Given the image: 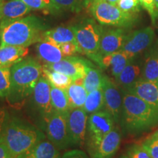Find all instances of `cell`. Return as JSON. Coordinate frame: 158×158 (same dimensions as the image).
<instances>
[{
  "instance_id": "1",
  "label": "cell",
  "mask_w": 158,
  "mask_h": 158,
  "mask_svg": "<svg viewBox=\"0 0 158 158\" xmlns=\"http://www.w3.org/2000/svg\"><path fill=\"white\" fill-rule=\"evenodd\" d=\"M47 26L36 15H28L17 19L0 21V45L28 48L43 40Z\"/></svg>"
},
{
  "instance_id": "2",
  "label": "cell",
  "mask_w": 158,
  "mask_h": 158,
  "mask_svg": "<svg viewBox=\"0 0 158 158\" xmlns=\"http://www.w3.org/2000/svg\"><path fill=\"white\" fill-rule=\"evenodd\" d=\"M120 121L124 129L131 134L141 133L158 124V110L135 94L123 90Z\"/></svg>"
},
{
  "instance_id": "3",
  "label": "cell",
  "mask_w": 158,
  "mask_h": 158,
  "mask_svg": "<svg viewBox=\"0 0 158 158\" xmlns=\"http://www.w3.org/2000/svg\"><path fill=\"white\" fill-rule=\"evenodd\" d=\"M43 68L37 59L25 57L11 67V87L7 100L13 106H21L33 93L43 75Z\"/></svg>"
},
{
  "instance_id": "4",
  "label": "cell",
  "mask_w": 158,
  "mask_h": 158,
  "mask_svg": "<svg viewBox=\"0 0 158 158\" xmlns=\"http://www.w3.org/2000/svg\"><path fill=\"white\" fill-rule=\"evenodd\" d=\"M2 137L15 157L45 138V134L38 128L22 118L9 114Z\"/></svg>"
},
{
  "instance_id": "5",
  "label": "cell",
  "mask_w": 158,
  "mask_h": 158,
  "mask_svg": "<svg viewBox=\"0 0 158 158\" xmlns=\"http://www.w3.org/2000/svg\"><path fill=\"white\" fill-rule=\"evenodd\" d=\"M72 27L82 54L87 56L100 67L102 59L100 54V43L103 31L102 27L90 19H85Z\"/></svg>"
},
{
  "instance_id": "6",
  "label": "cell",
  "mask_w": 158,
  "mask_h": 158,
  "mask_svg": "<svg viewBox=\"0 0 158 158\" xmlns=\"http://www.w3.org/2000/svg\"><path fill=\"white\" fill-rule=\"evenodd\" d=\"M91 12L100 25L112 26L118 28H129L133 26L137 16L124 13L116 5L104 0L90 4Z\"/></svg>"
},
{
  "instance_id": "7",
  "label": "cell",
  "mask_w": 158,
  "mask_h": 158,
  "mask_svg": "<svg viewBox=\"0 0 158 158\" xmlns=\"http://www.w3.org/2000/svg\"><path fill=\"white\" fill-rule=\"evenodd\" d=\"M68 113L54 110L44 124L48 140L59 150L71 146L67 124Z\"/></svg>"
},
{
  "instance_id": "8",
  "label": "cell",
  "mask_w": 158,
  "mask_h": 158,
  "mask_svg": "<svg viewBox=\"0 0 158 158\" xmlns=\"http://www.w3.org/2000/svg\"><path fill=\"white\" fill-rule=\"evenodd\" d=\"M122 136L119 130L114 127L98 141L86 142L90 158H111L118 151Z\"/></svg>"
},
{
  "instance_id": "9",
  "label": "cell",
  "mask_w": 158,
  "mask_h": 158,
  "mask_svg": "<svg viewBox=\"0 0 158 158\" xmlns=\"http://www.w3.org/2000/svg\"><path fill=\"white\" fill-rule=\"evenodd\" d=\"M33 108L39 114L43 124H45L53 112L54 111L51 104V85L44 76L40 77L31 94Z\"/></svg>"
},
{
  "instance_id": "10",
  "label": "cell",
  "mask_w": 158,
  "mask_h": 158,
  "mask_svg": "<svg viewBox=\"0 0 158 158\" xmlns=\"http://www.w3.org/2000/svg\"><path fill=\"white\" fill-rule=\"evenodd\" d=\"M88 114L84 108L70 109L68 114L67 124L71 146H83L86 141Z\"/></svg>"
},
{
  "instance_id": "11",
  "label": "cell",
  "mask_w": 158,
  "mask_h": 158,
  "mask_svg": "<svg viewBox=\"0 0 158 158\" xmlns=\"http://www.w3.org/2000/svg\"><path fill=\"white\" fill-rule=\"evenodd\" d=\"M115 120L108 110H100L90 114L88 118L86 142L95 141L114 129Z\"/></svg>"
},
{
  "instance_id": "12",
  "label": "cell",
  "mask_w": 158,
  "mask_h": 158,
  "mask_svg": "<svg viewBox=\"0 0 158 158\" xmlns=\"http://www.w3.org/2000/svg\"><path fill=\"white\" fill-rule=\"evenodd\" d=\"M155 36V31L151 27L134 31L126 35L121 51L135 57L152 43Z\"/></svg>"
},
{
  "instance_id": "13",
  "label": "cell",
  "mask_w": 158,
  "mask_h": 158,
  "mask_svg": "<svg viewBox=\"0 0 158 158\" xmlns=\"http://www.w3.org/2000/svg\"><path fill=\"white\" fill-rule=\"evenodd\" d=\"M102 90L103 93L105 109L111 114L115 122L117 123L121 118L123 95L113 81L106 75H103Z\"/></svg>"
},
{
  "instance_id": "14",
  "label": "cell",
  "mask_w": 158,
  "mask_h": 158,
  "mask_svg": "<svg viewBox=\"0 0 158 158\" xmlns=\"http://www.w3.org/2000/svg\"><path fill=\"white\" fill-rule=\"evenodd\" d=\"M89 61L78 56H64L54 64H45L43 66L49 70L61 73L70 77L73 81L83 80L85 76L86 66Z\"/></svg>"
},
{
  "instance_id": "15",
  "label": "cell",
  "mask_w": 158,
  "mask_h": 158,
  "mask_svg": "<svg viewBox=\"0 0 158 158\" xmlns=\"http://www.w3.org/2000/svg\"><path fill=\"white\" fill-rule=\"evenodd\" d=\"M125 36V32L122 28L117 27L106 30L103 29L100 43V54L101 57L121 50Z\"/></svg>"
},
{
  "instance_id": "16",
  "label": "cell",
  "mask_w": 158,
  "mask_h": 158,
  "mask_svg": "<svg viewBox=\"0 0 158 158\" xmlns=\"http://www.w3.org/2000/svg\"><path fill=\"white\" fill-rule=\"evenodd\" d=\"M126 91L135 94L158 110V82L140 78Z\"/></svg>"
},
{
  "instance_id": "17",
  "label": "cell",
  "mask_w": 158,
  "mask_h": 158,
  "mask_svg": "<svg viewBox=\"0 0 158 158\" xmlns=\"http://www.w3.org/2000/svg\"><path fill=\"white\" fill-rule=\"evenodd\" d=\"M135 57L130 56L122 51H118L114 54L102 57L100 68L110 70L112 76L116 78L127 65L134 60Z\"/></svg>"
},
{
  "instance_id": "18",
  "label": "cell",
  "mask_w": 158,
  "mask_h": 158,
  "mask_svg": "<svg viewBox=\"0 0 158 158\" xmlns=\"http://www.w3.org/2000/svg\"><path fill=\"white\" fill-rule=\"evenodd\" d=\"M61 157L59 149L50 141L44 139L19 155L16 158H61Z\"/></svg>"
},
{
  "instance_id": "19",
  "label": "cell",
  "mask_w": 158,
  "mask_h": 158,
  "mask_svg": "<svg viewBox=\"0 0 158 158\" xmlns=\"http://www.w3.org/2000/svg\"><path fill=\"white\" fill-rule=\"evenodd\" d=\"M29 49L13 45H0V67L11 68L24 59Z\"/></svg>"
},
{
  "instance_id": "20",
  "label": "cell",
  "mask_w": 158,
  "mask_h": 158,
  "mask_svg": "<svg viewBox=\"0 0 158 158\" xmlns=\"http://www.w3.org/2000/svg\"><path fill=\"white\" fill-rule=\"evenodd\" d=\"M38 58L45 64H54L64 58L59 45L46 40H41L36 45Z\"/></svg>"
},
{
  "instance_id": "21",
  "label": "cell",
  "mask_w": 158,
  "mask_h": 158,
  "mask_svg": "<svg viewBox=\"0 0 158 158\" xmlns=\"http://www.w3.org/2000/svg\"><path fill=\"white\" fill-rule=\"evenodd\" d=\"M43 40L49 41L57 45L68 42H76V35L72 26L58 27L45 30L43 34Z\"/></svg>"
},
{
  "instance_id": "22",
  "label": "cell",
  "mask_w": 158,
  "mask_h": 158,
  "mask_svg": "<svg viewBox=\"0 0 158 158\" xmlns=\"http://www.w3.org/2000/svg\"><path fill=\"white\" fill-rule=\"evenodd\" d=\"M66 92L68 94L70 109L84 107L88 92L83 84V80L73 81L69 87L66 89Z\"/></svg>"
},
{
  "instance_id": "23",
  "label": "cell",
  "mask_w": 158,
  "mask_h": 158,
  "mask_svg": "<svg viewBox=\"0 0 158 158\" xmlns=\"http://www.w3.org/2000/svg\"><path fill=\"white\" fill-rule=\"evenodd\" d=\"M31 10L30 7L21 0H9L4 4L1 20L21 19L29 14Z\"/></svg>"
},
{
  "instance_id": "24",
  "label": "cell",
  "mask_w": 158,
  "mask_h": 158,
  "mask_svg": "<svg viewBox=\"0 0 158 158\" xmlns=\"http://www.w3.org/2000/svg\"><path fill=\"white\" fill-rule=\"evenodd\" d=\"M141 74L142 69L141 66L137 63L134 62L133 60L125 67L121 73L115 79L124 90H127L137 81L141 78H140Z\"/></svg>"
},
{
  "instance_id": "25",
  "label": "cell",
  "mask_w": 158,
  "mask_h": 158,
  "mask_svg": "<svg viewBox=\"0 0 158 158\" xmlns=\"http://www.w3.org/2000/svg\"><path fill=\"white\" fill-rule=\"evenodd\" d=\"M103 74L89 62L86 66L83 84L88 93L102 88Z\"/></svg>"
},
{
  "instance_id": "26",
  "label": "cell",
  "mask_w": 158,
  "mask_h": 158,
  "mask_svg": "<svg viewBox=\"0 0 158 158\" xmlns=\"http://www.w3.org/2000/svg\"><path fill=\"white\" fill-rule=\"evenodd\" d=\"M51 99L54 110L62 113H68L70 110L66 89L51 86Z\"/></svg>"
},
{
  "instance_id": "27",
  "label": "cell",
  "mask_w": 158,
  "mask_h": 158,
  "mask_svg": "<svg viewBox=\"0 0 158 158\" xmlns=\"http://www.w3.org/2000/svg\"><path fill=\"white\" fill-rule=\"evenodd\" d=\"M141 78L158 82V51L157 52H152L146 58L142 69Z\"/></svg>"
},
{
  "instance_id": "28",
  "label": "cell",
  "mask_w": 158,
  "mask_h": 158,
  "mask_svg": "<svg viewBox=\"0 0 158 158\" xmlns=\"http://www.w3.org/2000/svg\"><path fill=\"white\" fill-rule=\"evenodd\" d=\"M43 67V76L46 78L51 86L66 89L73 83V80L70 77L65 76L61 73L49 70L44 66Z\"/></svg>"
},
{
  "instance_id": "29",
  "label": "cell",
  "mask_w": 158,
  "mask_h": 158,
  "mask_svg": "<svg viewBox=\"0 0 158 158\" xmlns=\"http://www.w3.org/2000/svg\"><path fill=\"white\" fill-rule=\"evenodd\" d=\"M104 107V98L102 88L88 93L83 108L87 114H92L94 112L102 110Z\"/></svg>"
},
{
  "instance_id": "30",
  "label": "cell",
  "mask_w": 158,
  "mask_h": 158,
  "mask_svg": "<svg viewBox=\"0 0 158 158\" xmlns=\"http://www.w3.org/2000/svg\"><path fill=\"white\" fill-rule=\"evenodd\" d=\"M56 11L61 10L79 13L89 3V0H51Z\"/></svg>"
},
{
  "instance_id": "31",
  "label": "cell",
  "mask_w": 158,
  "mask_h": 158,
  "mask_svg": "<svg viewBox=\"0 0 158 158\" xmlns=\"http://www.w3.org/2000/svg\"><path fill=\"white\" fill-rule=\"evenodd\" d=\"M11 87V68L0 67V98H7Z\"/></svg>"
},
{
  "instance_id": "32",
  "label": "cell",
  "mask_w": 158,
  "mask_h": 158,
  "mask_svg": "<svg viewBox=\"0 0 158 158\" xmlns=\"http://www.w3.org/2000/svg\"><path fill=\"white\" fill-rule=\"evenodd\" d=\"M117 6L124 13L134 15L140 10L139 0H119Z\"/></svg>"
},
{
  "instance_id": "33",
  "label": "cell",
  "mask_w": 158,
  "mask_h": 158,
  "mask_svg": "<svg viewBox=\"0 0 158 158\" xmlns=\"http://www.w3.org/2000/svg\"><path fill=\"white\" fill-rule=\"evenodd\" d=\"M122 158H152L141 144L133 145L127 149Z\"/></svg>"
},
{
  "instance_id": "34",
  "label": "cell",
  "mask_w": 158,
  "mask_h": 158,
  "mask_svg": "<svg viewBox=\"0 0 158 158\" xmlns=\"http://www.w3.org/2000/svg\"><path fill=\"white\" fill-rule=\"evenodd\" d=\"M31 10H48L56 11L51 0H21Z\"/></svg>"
},
{
  "instance_id": "35",
  "label": "cell",
  "mask_w": 158,
  "mask_h": 158,
  "mask_svg": "<svg viewBox=\"0 0 158 158\" xmlns=\"http://www.w3.org/2000/svg\"><path fill=\"white\" fill-rule=\"evenodd\" d=\"M152 158H158V137L151 135L141 143Z\"/></svg>"
},
{
  "instance_id": "36",
  "label": "cell",
  "mask_w": 158,
  "mask_h": 158,
  "mask_svg": "<svg viewBox=\"0 0 158 158\" xmlns=\"http://www.w3.org/2000/svg\"><path fill=\"white\" fill-rule=\"evenodd\" d=\"M63 56H71L76 54H82V51L77 42H68L59 45Z\"/></svg>"
},
{
  "instance_id": "37",
  "label": "cell",
  "mask_w": 158,
  "mask_h": 158,
  "mask_svg": "<svg viewBox=\"0 0 158 158\" xmlns=\"http://www.w3.org/2000/svg\"><path fill=\"white\" fill-rule=\"evenodd\" d=\"M140 5L143 7L144 9L147 10L149 14L151 16L152 23L155 24L156 16H157L158 10L156 8L155 5V0H139Z\"/></svg>"
},
{
  "instance_id": "38",
  "label": "cell",
  "mask_w": 158,
  "mask_h": 158,
  "mask_svg": "<svg viewBox=\"0 0 158 158\" xmlns=\"http://www.w3.org/2000/svg\"><path fill=\"white\" fill-rule=\"evenodd\" d=\"M61 158H90L83 151L78 149L70 150L63 155Z\"/></svg>"
},
{
  "instance_id": "39",
  "label": "cell",
  "mask_w": 158,
  "mask_h": 158,
  "mask_svg": "<svg viewBox=\"0 0 158 158\" xmlns=\"http://www.w3.org/2000/svg\"><path fill=\"white\" fill-rule=\"evenodd\" d=\"M0 158H16L10 152L7 145L3 141L2 137L0 138Z\"/></svg>"
},
{
  "instance_id": "40",
  "label": "cell",
  "mask_w": 158,
  "mask_h": 158,
  "mask_svg": "<svg viewBox=\"0 0 158 158\" xmlns=\"http://www.w3.org/2000/svg\"><path fill=\"white\" fill-rule=\"evenodd\" d=\"M7 115H8V113L7 112L6 108L0 105V138L2 135L4 125H5V121L7 119Z\"/></svg>"
},
{
  "instance_id": "41",
  "label": "cell",
  "mask_w": 158,
  "mask_h": 158,
  "mask_svg": "<svg viewBox=\"0 0 158 158\" xmlns=\"http://www.w3.org/2000/svg\"><path fill=\"white\" fill-rule=\"evenodd\" d=\"M5 0H0V20H1V15H2V10L4 4H5Z\"/></svg>"
},
{
  "instance_id": "42",
  "label": "cell",
  "mask_w": 158,
  "mask_h": 158,
  "mask_svg": "<svg viewBox=\"0 0 158 158\" xmlns=\"http://www.w3.org/2000/svg\"><path fill=\"white\" fill-rule=\"evenodd\" d=\"M104 1L110 3V4H113V5H117V4L119 0H104Z\"/></svg>"
},
{
  "instance_id": "43",
  "label": "cell",
  "mask_w": 158,
  "mask_h": 158,
  "mask_svg": "<svg viewBox=\"0 0 158 158\" xmlns=\"http://www.w3.org/2000/svg\"><path fill=\"white\" fill-rule=\"evenodd\" d=\"M154 25L156 26V27H157V29H158V13H157V16H156L155 22V24H154Z\"/></svg>"
},
{
  "instance_id": "44",
  "label": "cell",
  "mask_w": 158,
  "mask_h": 158,
  "mask_svg": "<svg viewBox=\"0 0 158 158\" xmlns=\"http://www.w3.org/2000/svg\"><path fill=\"white\" fill-rule=\"evenodd\" d=\"M155 5L157 10H158V0H155Z\"/></svg>"
},
{
  "instance_id": "45",
  "label": "cell",
  "mask_w": 158,
  "mask_h": 158,
  "mask_svg": "<svg viewBox=\"0 0 158 158\" xmlns=\"http://www.w3.org/2000/svg\"><path fill=\"white\" fill-rule=\"evenodd\" d=\"M152 135H154V136H157V137H158V130H157V131H156V132H155V133H154Z\"/></svg>"
},
{
  "instance_id": "46",
  "label": "cell",
  "mask_w": 158,
  "mask_h": 158,
  "mask_svg": "<svg viewBox=\"0 0 158 158\" xmlns=\"http://www.w3.org/2000/svg\"><path fill=\"white\" fill-rule=\"evenodd\" d=\"M97 1H100V0H89V3H92V2H97Z\"/></svg>"
},
{
  "instance_id": "47",
  "label": "cell",
  "mask_w": 158,
  "mask_h": 158,
  "mask_svg": "<svg viewBox=\"0 0 158 158\" xmlns=\"http://www.w3.org/2000/svg\"><path fill=\"white\" fill-rule=\"evenodd\" d=\"M157 45H158V40H157Z\"/></svg>"
}]
</instances>
